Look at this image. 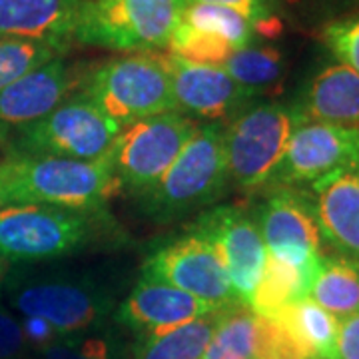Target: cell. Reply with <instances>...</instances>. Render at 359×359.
Here are the masks:
<instances>
[{"mask_svg":"<svg viewBox=\"0 0 359 359\" xmlns=\"http://www.w3.org/2000/svg\"><path fill=\"white\" fill-rule=\"evenodd\" d=\"M118 188L108 158L82 162L54 156H4L0 160V208L39 204L102 212Z\"/></svg>","mask_w":359,"mask_h":359,"instance_id":"cell-1","label":"cell"},{"mask_svg":"<svg viewBox=\"0 0 359 359\" xmlns=\"http://www.w3.org/2000/svg\"><path fill=\"white\" fill-rule=\"evenodd\" d=\"M228 184L224 126L204 124L152 190L142 194L144 210L158 222L184 218L216 202Z\"/></svg>","mask_w":359,"mask_h":359,"instance_id":"cell-2","label":"cell"},{"mask_svg":"<svg viewBox=\"0 0 359 359\" xmlns=\"http://www.w3.org/2000/svg\"><path fill=\"white\" fill-rule=\"evenodd\" d=\"M100 212L54 205L0 208V256L8 264H36L86 250L100 228Z\"/></svg>","mask_w":359,"mask_h":359,"instance_id":"cell-3","label":"cell"},{"mask_svg":"<svg viewBox=\"0 0 359 359\" xmlns=\"http://www.w3.org/2000/svg\"><path fill=\"white\" fill-rule=\"evenodd\" d=\"M122 126L84 92L72 94L39 124L0 144L4 156H54L82 162L110 158Z\"/></svg>","mask_w":359,"mask_h":359,"instance_id":"cell-4","label":"cell"},{"mask_svg":"<svg viewBox=\"0 0 359 359\" xmlns=\"http://www.w3.org/2000/svg\"><path fill=\"white\" fill-rule=\"evenodd\" d=\"M13 308L25 318L44 320L58 337L98 332L114 316L112 295L86 278L36 276L6 282Z\"/></svg>","mask_w":359,"mask_h":359,"instance_id":"cell-5","label":"cell"},{"mask_svg":"<svg viewBox=\"0 0 359 359\" xmlns=\"http://www.w3.org/2000/svg\"><path fill=\"white\" fill-rule=\"evenodd\" d=\"M188 0H82L74 40L110 50H158L168 40Z\"/></svg>","mask_w":359,"mask_h":359,"instance_id":"cell-6","label":"cell"},{"mask_svg":"<svg viewBox=\"0 0 359 359\" xmlns=\"http://www.w3.org/2000/svg\"><path fill=\"white\" fill-rule=\"evenodd\" d=\"M304 116L295 106L256 104L224 128L228 178L244 190L268 186Z\"/></svg>","mask_w":359,"mask_h":359,"instance_id":"cell-7","label":"cell"},{"mask_svg":"<svg viewBox=\"0 0 359 359\" xmlns=\"http://www.w3.org/2000/svg\"><path fill=\"white\" fill-rule=\"evenodd\" d=\"M82 92L120 126L176 112L170 74L162 62V54L154 52L104 62L90 74Z\"/></svg>","mask_w":359,"mask_h":359,"instance_id":"cell-8","label":"cell"},{"mask_svg":"<svg viewBox=\"0 0 359 359\" xmlns=\"http://www.w3.org/2000/svg\"><path fill=\"white\" fill-rule=\"evenodd\" d=\"M196 128L192 118L180 112L156 114L122 126L108 158L118 184L140 196L152 190Z\"/></svg>","mask_w":359,"mask_h":359,"instance_id":"cell-9","label":"cell"},{"mask_svg":"<svg viewBox=\"0 0 359 359\" xmlns=\"http://www.w3.org/2000/svg\"><path fill=\"white\" fill-rule=\"evenodd\" d=\"M142 278L168 283L214 309L242 304L231 292L216 250L194 231L156 248L142 266Z\"/></svg>","mask_w":359,"mask_h":359,"instance_id":"cell-10","label":"cell"},{"mask_svg":"<svg viewBox=\"0 0 359 359\" xmlns=\"http://www.w3.org/2000/svg\"><path fill=\"white\" fill-rule=\"evenodd\" d=\"M190 231L216 250L231 292L248 306L268 257L256 218L240 205H218L196 219Z\"/></svg>","mask_w":359,"mask_h":359,"instance_id":"cell-11","label":"cell"},{"mask_svg":"<svg viewBox=\"0 0 359 359\" xmlns=\"http://www.w3.org/2000/svg\"><path fill=\"white\" fill-rule=\"evenodd\" d=\"M359 166V128L304 122L292 134L269 186H311L332 174Z\"/></svg>","mask_w":359,"mask_h":359,"instance_id":"cell-12","label":"cell"},{"mask_svg":"<svg viewBox=\"0 0 359 359\" xmlns=\"http://www.w3.org/2000/svg\"><path fill=\"white\" fill-rule=\"evenodd\" d=\"M257 226L269 256L299 268L321 262V231L313 204L294 188H276L257 212Z\"/></svg>","mask_w":359,"mask_h":359,"instance_id":"cell-13","label":"cell"},{"mask_svg":"<svg viewBox=\"0 0 359 359\" xmlns=\"http://www.w3.org/2000/svg\"><path fill=\"white\" fill-rule=\"evenodd\" d=\"M172 84L176 112L188 118L222 124L233 120L250 106L254 92L242 88L222 66L186 62L172 54H162Z\"/></svg>","mask_w":359,"mask_h":359,"instance_id":"cell-14","label":"cell"},{"mask_svg":"<svg viewBox=\"0 0 359 359\" xmlns=\"http://www.w3.org/2000/svg\"><path fill=\"white\" fill-rule=\"evenodd\" d=\"M78 82L62 56L0 90V144L39 124L72 96Z\"/></svg>","mask_w":359,"mask_h":359,"instance_id":"cell-15","label":"cell"},{"mask_svg":"<svg viewBox=\"0 0 359 359\" xmlns=\"http://www.w3.org/2000/svg\"><path fill=\"white\" fill-rule=\"evenodd\" d=\"M216 311L198 297L172 285L140 278L128 297L114 309V321L136 335L154 337Z\"/></svg>","mask_w":359,"mask_h":359,"instance_id":"cell-16","label":"cell"},{"mask_svg":"<svg viewBox=\"0 0 359 359\" xmlns=\"http://www.w3.org/2000/svg\"><path fill=\"white\" fill-rule=\"evenodd\" d=\"M82 0H0V39L42 42L60 56L72 44Z\"/></svg>","mask_w":359,"mask_h":359,"instance_id":"cell-17","label":"cell"},{"mask_svg":"<svg viewBox=\"0 0 359 359\" xmlns=\"http://www.w3.org/2000/svg\"><path fill=\"white\" fill-rule=\"evenodd\" d=\"M309 188L321 240L337 256L359 262V166L332 174Z\"/></svg>","mask_w":359,"mask_h":359,"instance_id":"cell-18","label":"cell"},{"mask_svg":"<svg viewBox=\"0 0 359 359\" xmlns=\"http://www.w3.org/2000/svg\"><path fill=\"white\" fill-rule=\"evenodd\" d=\"M295 108L306 122L359 128V74L344 65L321 68Z\"/></svg>","mask_w":359,"mask_h":359,"instance_id":"cell-19","label":"cell"},{"mask_svg":"<svg viewBox=\"0 0 359 359\" xmlns=\"http://www.w3.org/2000/svg\"><path fill=\"white\" fill-rule=\"evenodd\" d=\"M320 264L299 268L268 254L262 278L248 302V308L262 318H273L283 308L309 297Z\"/></svg>","mask_w":359,"mask_h":359,"instance_id":"cell-20","label":"cell"},{"mask_svg":"<svg viewBox=\"0 0 359 359\" xmlns=\"http://www.w3.org/2000/svg\"><path fill=\"white\" fill-rule=\"evenodd\" d=\"M269 320L282 323L308 359H337L339 321L313 299L295 302Z\"/></svg>","mask_w":359,"mask_h":359,"instance_id":"cell-21","label":"cell"},{"mask_svg":"<svg viewBox=\"0 0 359 359\" xmlns=\"http://www.w3.org/2000/svg\"><path fill=\"white\" fill-rule=\"evenodd\" d=\"M309 299L334 318L346 320L359 313V262L344 256L321 257Z\"/></svg>","mask_w":359,"mask_h":359,"instance_id":"cell-22","label":"cell"},{"mask_svg":"<svg viewBox=\"0 0 359 359\" xmlns=\"http://www.w3.org/2000/svg\"><path fill=\"white\" fill-rule=\"evenodd\" d=\"M224 309H216L166 334L136 339L130 349V359H204L205 347Z\"/></svg>","mask_w":359,"mask_h":359,"instance_id":"cell-23","label":"cell"},{"mask_svg":"<svg viewBox=\"0 0 359 359\" xmlns=\"http://www.w3.org/2000/svg\"><path fill=\"white\" fill-rule=\"evenodd\" d=\"M204 359H259V316L245 304L224 309Z\"/></svg>","mask_w":359,"mask_h":359,"instance_id":"cell-24","label":"cell"},{"mask_svg":"<svg viewBox=\"0 0 359 359\" xmlns=\"http://www.w3.org/2000/svg\"><path fill=\"white\" fill-rule=\"evenodd\" d=\"M242 88L262 92L280 84L285 70L283 54L273 46H245L231 54L222 65Z\"/></svg>","mask_w":359,"mask_h":359,"instance_id":"cell-25","label":"cell"},{"mask_svg":"<svg viewBox=\"0 0 359 359\" xmlns=\"http://www.w3.org/2000/svg\"><path fill=\"white\" fill-rule=\"evenodd\" d=\"M182 22L224 39L236 50L250 46L254 39V26L245 16L218 4H188L182 14Z\"/></svg>","mask_w":359,"mask_h":359,"instance_id":"cell-26","label":"cell"},{"mask_svg":"<svg viewBox=\"0 0 359 359\" xmlns=\"http://www.w3.org/2000/svg\"><path fill=\"white\" fill-rule=\"evenodd\" d=\"M168 48L176 58L204 66H222L236 52L230 42L204 30H198L186 22H180L176 26V30L168 40Z\"/></svg>","mask_w":359,"mask_h":359,"instance_id":"cell-27","label":"cell"},{"mask_svg":"<svg viewBox=\"0 0 359 359\" xmlns=\"http://www.w3.org/2000/svg\"><path fill=\"white\" fill-rule=\"evenodd\" d=\"M40 359H130L114 335L106 330L92 334L58 337L36 351Z\"/></svg>","mask_w":359,"mask_h":359,"instance_id":"cell-28","label":"cell"},{"mask_svg":"<svg viewBox=\"0 0 359 359\" xmlns=\"http://www.w3.org/2000/svg\"><path fill=\"white\" fill-rule=\"evenodd\" d=\"M60 56L58 52L34 40L0 39V90L26 76L42 65Z\"/></svg>","mask_w":359,"mask_h":359,"instance_id":"cell-29","label":"cell"},{"mask_svg":"<svg viewBox=\"0 0 359 359\" xmlns=\"http://www.w3.org/2000/svg\"><path fill=\"white\" fill-rule=\"evenodd\" d=\"M323 42L339 60V65L359 74V14L335 20L323 28Z\"/></svg>","mask_w":359,"mask_h":359,"instance_id":"cell-30","label":"cell"},{"mask_svg":"<svg viewBox=\"0 0 359 359\" xmlns=\"http://www.w3.org/2000/svg\"><path fill=\"white\" fill-rule=\"evenodd\" d=\"M30 351L20 321L0 306V359H25Z\"/></svg>","mask_w":359,"mask_h":359,"instance_id":"cell-31","label":"cell"},{"mask_svg":"<svg viewBox=\"0 0 359 359\" xmlns=\"http://www.w3.org/2000/svg\"><path fill=\"white\" fill-rule=\"evenodd\" d=\"M218 4V6H226L236 13L245 16L252 26L256 28L262 22H266L269 18H273V8H276V0H188V4Z\"/></svg>","mask_w":359,"mask_h":359,"instance_id":"cell-32","label":"cell"},{"mask_svg":"<svg viewBox=\"0 0 359 359\" xmlns=\"http://www.w3.org/2000/svg\"><path fill=\"white\" fill-rule=\"evenodd\" d=\"M337 359H359V313L339 321Z\"/></svg>","mask_w":359,"mask_h":359,"instance_id":"cell-33","label":"cell"},{"mask_svg":"<svg viewBox=\"0 0 359 359\" xmlns=\"http://www.w3.org/2000/svg\"><path fill=\"white\" fill-rule=\"evenodd\" d=\"M20 325H22L26 341H28V346H30L32 351H39L44 346H48V344L58 339L56 332L52 330L46 321L40 320V318H25V320L20 321Z\"/></svg>","mask_w":359,"mask_h":359,"instance_id":"cell-34","label":"cell"},{"mask_svg":"<svg viewBox=\"0 0 359 359\" xmlns=\"http://www.w3.org/2000/svg\"><path fill=\"white\" fill-rule=\"evenodd\" d=\"M6 278H8V262H6L4 257L0 256V292L4 290Z\"/></svg>","mask_w":359,"mask_h":359,"instance_id":"cell-35","label":"cell"}]
</instances>
